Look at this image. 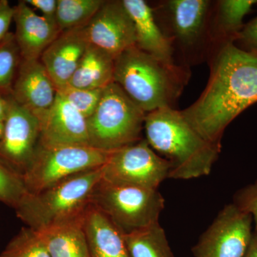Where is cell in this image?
I'll return each instance as SVG.
<instances>
[{"label": "cell", "instance_id": "cell-27", "mask_svg": "<svg viewBox=\"0 0 257 257\" xmlns=\"http://www.w3.org/2000/svg\"><path fill=\"white\" fill-rule=\"evenodd\" d=\"M102 91L103 89H83L69 86L57 89V92L87 119L95 111L102 95Z\"/></svg>", "mask_w": 257, "mask_h": 257}, {"label": "cell", "instance_id": "cell-23", "mask_svg": "<svg viewBox=\"0 0 257 257\" xmlns=\"http://www.w3.org/2000/svg\"><path fill=\"white\" fill-rule=\"evenodd\" d=\"M104 2V0H57L56 21L60 33L87 26Z\"/></svg>", "mask_w": 257, "mask_h": 257}, {"label": "cell", "instance_id": "cell-5", "mask_svg": "<svg viewBox=\"0 0 257 257\" xmlns=\"http://www.w3.org/2000/svg\"><path fill=\"white\" fill-rule=\"evenodd\" d=\"M147 113L116 83L103 89L95 111L87 118L91 147L112 152L142 140Z\"/></svg>", "mask_w": 257, "mask_h": 257}, {"label": "cell", "instance_id": "cell-9", "mask_svg": "<svg viewBox=\"0 0 257 257\" xmlns=\"http://www.w3.org/2000/svg\"><path fill=\"white\" fill-rule=\"evenodd\" d=\"M253 219L233 203L217 214L192 248L194 257H243L252 236Z\"/></svg>", "mask_w": 257, "mask_h": 257}, {"label": "cell", "instance_id": "cell-17", "mask_svg": "<svg viewBox=\"0 0 257 257\" xmlns=\"http://www.w3.org/2000/svg\"><path fill=\"white\" fill-rule=\"evenodd\" d=\"M208 0H170L165 4L172 40L183 47L195 45L206 32L211 12Z\"/></svg>", "mask_w": 257, "mask_h": 257}, {"label": "cell", "instance_id": "cell-14", "mask_svg": "<svg viewBox=\"0 0 257 257\" xmlns=\"http://www.w3.org/2000/svg\"><path fill=\"white\" fill-rule=\"evenodd\" d=\"M89 45L84 27L61 32L42 54L40 60L57 89L68 84Z\"/></svg>", "mask_w": 257, "mask_h": 257}, {"label": "cell", "instance_id": "cell-10", "mask_svg": "<svg viewBox=\"0 0 257 257\" xmlns=\"http://www.w3.org/2000/svg\"><path fill=\"white\" fill-rule=\"evenodd\" d=\"M40 138V120L12 95L0 140V160L23 175L36 153Z\"/></svg>", "mask_w": 257, "mask_h": 257}, {"label": "cell", "instance_id": "cell-4", "mask_svg": "<svg viewBox=\"0 0 257 257\" xmlns=\"http://www.w3.org/2000/svg\"><path fill=\"white\" fill-rule=\"evenodd\" d=\"M101 167L85 171L41 192L27 193L15 208L19 219L36 231L82 215L101 180Z\"/></svg>", "mask_w": 257, "mask_h": 257}, {"label": "cell", "instance_id": "cell-32", "mask_svg": "<svg viewBox=\"0 0 257 257\" xmlns=\"http://www.w3.org/2000/svg\"><path fill=\"white\" fill-rule=\"evenodd\" d=\"M11 92L0 91V122H4L9 111Z\"/></svg>", "mask_w": 257, "mask_h": 257}, {"label": "cell", "instance_id": "cell-6", "mask_svg": "<svg viewBox=\"0 0 257 257\" xmlns=\"http://www.w3.org/2000/svg\"><path fill=\"white\" fill-rule=\"evenodd\" d=\"M165 203L157 189L112 184L102 178L91 201L123 234L160 222Z\"/></svg>", "mask_w": 257, "mask_h": 257}, {"label": "cell", "instance_id": "cell-31", "mask_svg": "<svg viewBox=\"0 0 257 257\" xmlns=\"http://www.w3.org/2000/svg\"><path fill=\"white\" fill-rule=\"evenodd\" d=\"M25 2L33 9L40 10L42 16L50 23L57 25V0H26Z\"/></svg>", "mask_w": 257, "mask_h": 257}, {"label": "cell", "instance_id": "cell-21", "mask_svg": "<svg viewBox=\"0 0 257 257\" xmlns=\"http://www.w3.org/2000/svg\"><path fill=\"white\" fill-rule=\"evenodd\" d=\"M123 236L130 257H175L160 222Z\"/></svg>", "mask_w": 257, "mask_h": 257}, {"label": "cell", "instance_id": "cell-33", "mask_svg": "<svg viewBox=\"0 0 257 257\" xmlns=\"http://www.w3.org/2000/svg\"><path fill=\"white\" fill-rule=\"evenodd\" d=\"M243 257H257V231L253 230L247 251Z\"/></svg>", "mask_w": 257, "mask_h": 257}, {"label": "cell", "instance_id": "cell-16", "mask_svg": "<svg viewBox=\"0 0 257 257\" xmlns=\"http://www.w3.org/2000/svg\"><path fill=\"white\" fill-rule=\"evenodd\" d=\"M121 2L133 20L136 47L167 65L176 66L173 40L161 30L150 5L144 0Z\"/></svg>", "mask_w": 257, "mask_h": 257}, {"label": "cell", "instance_id": "cell-8", "mask_svg": "<svg viewBox=\"0 0 257 257\" xmlns=\"http://www.w3.org/2000/svg\"><path fill=\"white\" fill-rule=\"evenodd\" d=\"M170 162L154 151L146 140L110 152L101 167L106 182L142 188L157 189L169 179Z\"/></svg>", "mask_w": 257, "mask_h": 257}, {"label": "cell", "instance_id": "cell-24", "mask_svg": "<svg viewBox=\"0 0 257 257\" xmlns=\"http://www.w3.org/2000/svg\"><path fill=\"white\" fill-rule=\"evenodd\" d=\"M0 257L51 256L40 233L25 227L10 241Z\"/></svg>", "mask_w": 257, "mask_h": 257}, {"label": "cell", "instance_id": "cell-22", "mask_svg": "<svg viewBox=\"0 0 257 257\" xmlns=\"http://www.w3.org/2000/svg\"><path fill=\"white\" fill-rule=\"evenodd\" d=\"M257 0H221L218 2L214 20V35H217L221 45L234 43L243 28V20L251 11Z\"/></svg>", "mask_w": 257, "mask_h": 257}, {"label": "cell", "instance_id": "cell-11", "mask_svg": "<svg viewBox=\"0 0 257 257\" xmlns=\"http://www.w3.org/2000/svg\"><path fill=\"white\" fill-rule=\"evenodd\" d=\"M85 30L90 45L106 51L114 59L136 46L133 20L121 1H104Z\"/></svg>", "mask_w": 257, "mask_h": 257}, {"label": "cell", "instance_id": "cell-34", "mask_svg": "<svg viewBox=\"0 0 257 257\" xmlns=\"http://www.w3.org/2000/svg\"><path fill=\"white\" fill-rule=\"evenodd\" d=\"M3 131H4V122H0V140L3 137Z\"/></svg>", "mask_w": 257, "mask_h": 257}, {"label": "cell", "instance_id": "cell-18", "mask_svg": "<svg viewBox=\"0 0 257 257\" xmlns=\"http://www.w3.org/2000/svg\"><path fill=\"white\" fill-rule=\"evenodd\" d=\"M84 229L91 257H130L123 233L92 204L84 215Z\"/></svg>", "mask_w": 257, "mask_h": 257}, {"label": "cell", "instance_id": "cell-28", "mask_svg": "<svg viewBox=\"0 0 257 257\" xmlns=\"http://www.w3.org/2000/svg\"><path fill=\"white\" fill-rule=\"evenodd\" d=\"M233 204L240 210L249 214L257 231V179L235 193Z\"/></svg>", "mask_w": 257, "mask_h": 257}, {"label": "cell", "instance_id": "cell-1", "mask_svg": "<svg viewBox=\"0 0 257 257\" xmlns=\"http://www.w3.org/2000/svg\"><path fill=\"white\" fill-rule=\"evenodd\" d=\"M255 102L257 57L226 42L214 57L202 95L182 113L206 141L221 145L226 126Z\"/></svg>", "mask_w": 257, "mask_h": 257}, {"label": "cell", "instance_id": "cell-19", "mask_svg": "<svg viewBox=\"0 0 257 257\" xmlns=\"http://www.w3.org/2000/svg\"><path fill=\"white\" fill-rule=\"evenodd\" d=\"M85 213L37 231L51 257H91L84 229Z\"/></svg>", "mask_w": 257, "mask_h": 257}, {"label": "cell", "instance_id": "cell-13", "mask_svg": "<svg viewBox=\"0 0 257 257\" xmlns=\"http://www.w3.org/2000/svg\"><path fill=\"white\" fill-rule=\"evenodd\" d=\"M11 94L40 120L55 102L57 89L41 60L22 59Z\"/></svg>", "mask_w": 257, "mask_h": 257}, {"label": "cell", "instance_id": "cell-20", "mask_svg": "<svg viewBox=\"0 0 257 257\" xmlns=\"http://www.w3.org/2000/svg\"><path fill=\"white\" fill-rule=\"evenodd\" d=\"M115 59L106 51L89 45L67 86L102 89L114 82Z\"/></svg>", "mask_w": 257, "mask_h": 257}, {"label": "cell", "instance_id": "cell-3", "mask_svg": "<svg viewBox=\"0 0 257 257\" xmlns=\"http://www.w3.org/2000/svg\"><path fill=\"white\" fill-rule=\"evenodd\" d=\"M114 82L149 113L160 108H173L185 77L177 65H167L135 46L115 59Z\"/></svg>", "mask_w": 257, "mask_h": 257}, {"label": "cell", "instance_id": "cell-30", "mask_svg": "<svg viewBox=\"0 0 257 257\" xmlns=\"http://www.w3.org/2000/svg\"><path fill=\"white\" fill-rule=\"evenodd\" d=\"M15 7H12L8 0H0V42L10 34L9 29L14 20Z\"/></svg>", "mask_w": 257, "mask_h": 257}, {"label": "cell", "instance_id": "cell-26", "mask_svg": "<svg viewBox=\"0 0 257 257\" xmlns=\"http://www.w3.org/2000/svg\"><path fill=\"white\" fill-rule=\"evenodd\" d=\"M27 193L22 175L0 160V202L15 209Z\"/></svg>", "mask_w": 257, "mask_h": 257}, {"label": "cell", "instance_id": "cell-12", "mask_svg": "<svg viewBox=\"0 0 257 257\" xmlns=\"http://www.w3.org/2000/svg\"><path fill=\"white\" fill-rule=\"evenodd\" d=\"M40 122V146L89 145L87 118L60 93L57 92L55 102Z\"/></svg>", "mask_w": 257, "mask_h": 257}, {"label": "cell", "instance_id": "cell-15", "mask_svg": "<svg viewBox=\"0 0 257 257\" xmlns=\"http://www.w3.org/2000/svg\"><path fill=\"white\" fill-rule=\"evenodd\" d=\"M14 21L15 41L23 60H40L60 34L57 25L37 15L25 1L15 7Z\"/></svg>", "mask_w": 257, "mask_h": 257}, {"label": "cell", "instance_id": "cell-25", "mask_svg": "<svg viewBox=\"0 0 257 257\" xmlns=\"http://www.w3.org/2000/svg\"><path fill=\"white\" fill-rule=\"evenodd\" d=\"M21 61L14 33L10 32L0 42V91L12 92Z\"/></svg>", "mask_w": 257, "mask_h": 257}, {"label": "cell", "instance_id": "cell-7", "mask_svg": "<svg viewBox=\"0 0 257 257\" xmlns=\"http://www.w3.org/2000/svg\"><path fill=\"white\" fill-rule=\"evenodd\" d=\"M110 152L89 145L45 147L39 145L22 177L28 193L45 190L81 172L102 167Z\"/></svg>", "mask_w": 257, "mask_h": 257}, {"label": "cell", "instance_id": "cell-2", "mask_svg": "<svg viewBox=\"0 0 257 257\" xmlns=\"http://www.w3.org/2000/svg\"><path fill=\"white\" fill-rule=\"evenodd\" d=\"M147 143L170 162L169 178H199L210 173L221 145L206 141L182 111L164 107L147 113L144 124Z\"/></svg>", "mask_w": 257, "mask_h": 257}, {"label": "cell", "instance_id": "cell-29", "mask_svg": "<svg viewBox=\"0 0 257 257\" xmlns=\"http://www.w3.org/2000/svg\"><path fill=\"white\" fill-rule=\"evenodd\" d=\"M235 46L257 57V16L245 25L236 37Z\"/></svg>", "mask_w": 257, "mask_h": 257}]
</instances>
